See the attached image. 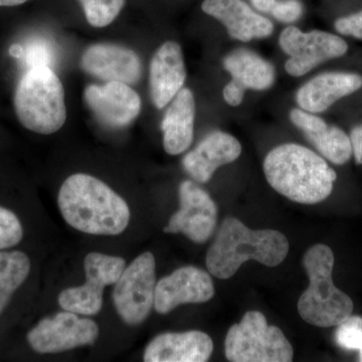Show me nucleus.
Instances as JSON below:
<instances>
[{"mask_svg": "<svg viewBox=\"0 0 362 362\" xmlns=\"http://www.w3.org/2000/svg\"><path fill=\"white\" fill-rule=\"evenodd\" d=\"M58 204L66 223L80 232L117 235L129 225L127 202L92 175L77 173L66 178L59 189Z\"/></svg>", "mask_w": 362, "mask_h": 362, "instance_id": "1", "label": "nucleus"}, {"mask_svg": "<svg viewBox=\"0 0 362 362\" xmlns=\"http://www.w3.org/2000/svg\"><path fill=\"white\" fill-rule=\"evenodd\" d=\"M264 173L276 192L302 204L325 201L337 180V173L322 157L294 143L280 145L269 152Z\"/></svg>", "mask_w": 362, "mask_h": 362, "instance_id": "2", "label": "nucleus"}, {"mask_svg": "<svg viewBox=\"0 0 362 362\" xmlns=\"http://www.w3.org/2000/svg\"><path fill=\"white\" fill-rule=\"evenodd\" d=\"M289 247L287 238L278 230H251L238 218H228L207 251V270L214 277L226 280L250 259L277 267L287 257Z\"/></svg>", "mask_w": 362, "mask_h": 362, "instance_id": "3", "label": "nucleus"}, {"mask_svg": "<svg viewBox=\"0 0 362 362\" xmlns=\"http://www.w3.org/2000/svg\"><path fill=\"white\" fill-rule=\"evenodd\" d=\"M303 265L310 283L298 301L300 316L318 327L340 325L352 315L354 305L351 298L333 283L332 250L322 244L311 247L305 254Z\"/></svg>", "mask_w": 362, "mask_h": 362, "instance_id": "4", "label": "nucleus"}, {"mask_svg": "<svg viewBox=\"0 0 362 362\" xmlns=\"http://www.w3.org/2000/svg\"><path fill=\"white\" fill-rule=\"evenodd\" d=\"M13 105L21 125L37 134H52L66 122L65 90L49 66L26 71L16 86Z\"/></svg>", "mask_w": 362, "mask_h": 362, "instance_id": "5", "label": "nucleus"}, {"mask_svg": "<svg viewBox=\"0 0 362 362\" xmlns=\"http://www.w3.org/2000/svg\"><path fill=\"white\" fill-rule=\"evenodd\" d=\"M226 356L233 362H289L294 350L277 326L269 325L265 315L249 311L228 330Z\"/></svg>", "mask_w": 362, "mask_h": 362, "instance_id": "6", "label": "nucleus"}, {"mask_svg": "<svg viewBox=\"0 0 362 362\" xmlns=\"http://www.w3.org/2000/svg\"><path fill=\"white\" fill-rule=\"evenodd\" d=\"M156 288V259L152 252H143L125 268L114 289V305L124 322L139 325L146 320L154 307Z\"/></svg>", "mask_w": 362, "mask_h": 362, "instance_id": "7", "label": "nucleus"}, {"mask_svg": "<svg viewBox=\"0 0 362 362\" xmlns=\"http://www.w3.org/2000/svg\"><path fill=\"white\" fill-rule=\"evenodd\" d=\"M84 268L87 283L64 290L59 304L64 310L78 315H96L103 306L104 288L116 284L125 270L126 262L120 257L90 252L86 256Z\"/></svg>", "mask_w": 362, "mask_h": 362, "instance_id": "8", "label": "nucleus"}, {"mask_svg": "<svg viewBox=\"0 0 362 362\" xmlns=\"http://www.w3.org/2000/svg\"><path fill=\"white\" fill-rule=\"evenodd\" d=\"M281 49L289 59L285 70L292 77H302L317 66L346 54V42L322 30L303 33L296 26H288L279 37Z\"/></svg>", "mask_w": 362, "mask_h": 362, "instance_id": "9", "label": "nucleus"}, {"mask_svg": "<svg viewBox=\"0 0 362 362\" xmlns=\"http://www.w3.org/2000/svg\"><path fill=\"white\" fill-rule=\"evenodd\" d=\"M98 337L96 322L65 310L40 320L28 333V341L39 354H59L93 344Z\"/></svg>", "mask_w": 362, "mask_h": 362, "instance_id": "10", "label": "nucleus"}, {"mask_svg": "<svg viewBox=\"0 0 362 362\" xmlns=\"http://www.w3.org/2000/svg\"><path fill=\"white\" fill-rule=\"evenodd\" d=\"M180 211H176L164 232L181 233L197 244H204L213 235L218 221V207L206 190L192 181L180 187Z\"/></svg>", "mask_w": 362, "mask_h": 362, "instance_id": "11", "label": "nucleus"}, {"mask_svg": "<svg viewBox=\"0 0 362 362\" xmlns=\"http://www.w3.org/2000/svg\"><path fill=\"white\" fill-rule=\"evenodd\" d=\"M213 279L194 266L182 267L156 283L154 308L168 314L182 304L206 303L213 299Z\"/></svg>", "mask_w": 362, "mask_h": 362, "instance_id": "12", "label": "nucleus"}, {"mask_svg": "<svg viewBox=\"0 0 362 362\" xmlns=\"http://www.w3.org/2000/svg\"><path fill=\"white\" fill-rule=\"evenodd\" d=\"M84 99L98 120L111 128L126 127L137 118L141 110L139 95L122 82L88 86Z\"/></svg>", "mask_w": 362, "mask_h": 362, "instance_id": "13", "label": "nucleus"}, {"mask_svg": "<svg viewBox=\"0 0 362 362\" xmlns=\"http://www.w3.org/2000/svg\"><path fill=\"white\" fill-rule=\"evenodd\" d=\"M223 66L232 76V81L223 88V99L232 107L244 100L247 89L265 90L275 82V69L256 52L240 49L223 59Z\"/></svg>", "mask_w": 362, "mask_h": 362, "instance_id": "14", "label": "nucleus"}, {"mask_svg": "<svg viewBox=\"0 0 362 362\" xmlns=\"http://www.w3.org/2000/svg\"><path fill=\"white\" fill-rule=\"evenodd\" d=\"M81 66L86 73L107 82L135 84L142 75V64L137 54L118 45H90L83 54Z\"/></svg>", "mask_w": 362, "mask_h": 362, "instance_id": "15", "label": "nucleus"}, {"mask_svg": "<svg viewBox=\"0 0 362 362\" xmlns=\"http://www.w3.org/2000/svg\"><path fill=\"white\" fill-rule=\"evenodd\" d=\"M202 9L220 21L230 37L240 42L265 39L274 30L272 21L255 13L244 0H204Z\"/></svg>", "mask_w": 362, "mask_h": 362, "instance_id": "16", "label": "nucleus"}, {"mask_svg": "<svg viewBox=\"0 0 362 362\" xmlns=\"http://www.w3.org/2000/svg\"><path fill=\"white\" fill-rule=\"evenodd\" d=\"M187 80L185 59L180 45L166 42L157 49L150 63V92L157 109L173 101Z\"/></svg>", "mask_w": 362, "mask_h": 362, "instance_id": "17", "label": "nucleus"}, {"mask_svg": "<svg viewBox=\"0 0 362 362\" xmlns=\"http://www.w3.org/2000/svg\"><path fill=\"white\" fill-rule=\"evenodd\" d=\"M214 350L211 337L202 331L163 333L147 345L145 362H204Z\"/></svg>", "mask_w": 362, "mask_h": 362, "instance_id": "18", "label": "nucleus"}, {"mask_svg": "<svg viewBox=\"0 0 362 362\" xmlns=\"http://www.w3.org/2000/svg\"><path fill=\"white\" fill-rule=\"evenodd\" d=\"M242 146L237 138L216 131L206 138L183 158V168L195 181L206 183L211 180L216 169L237 160Z\"/></svg>", "mask_w": 362, "mask_h": 362, "instance_id": "19", "label": "nucleus"}, {"mask_svg": "<svg viewBox=\"0 0 362 362\" xmlns=\"http://www.w3.org/2000/svg\"><path fill=\"white\" fill-rule=\"evenodd\" d=\"M362 87L359 74L329 71L312 78L298 90L296 101L310 113H322L341 98L354 94Z\"/></svg>", "mask_w": 362, "mask_h": 362, "instance_id": "20", "label": "nucleus"}, {"mask_svg": "<svg viewBox=\"0 0 362 362\" xmlns=\"http://www.w3.org/2000/svg\"><path fill=\"white\" fill-rule=\"evenodd\" d=\"M290 119L328 160L337 165L349 161L352 156L351 142L344 131L337 126H328L322 118L303 109H293Z\"/></svg>", "mask_w": 362, "mask_h": 362, "instance_id": "21", "label": "nucleus"}, {"mask_svg": "<svg viewBox=\"0 0 362 362\" xmlns=\"http://www.w3.org/2000/svg\"><path fill=\"white\" fill-rule=\"evenodd\" d=\"M194 118V94L187 88H182L173 98L161 123L163 146L168 154L178 156L192 145Z\"/></svg>", "mask_w": 362, "mask_h": 362, "instance_id": "22", "label": "nucleus"}, {"mask_svg": "<svg viewBox=\"0 0 362 362\" xmlns=\"http://www.w3.org/2000/svg\"><path fill=\"white\" fill-rule=\"evenodd\" d=\"M30 259L21 251H0V314L30 275Z\"/></svg>", "mask_w": 362, "mask_h": 362, "instance_id": "23", "label": "nucleus"}, {"mask_svg": "<svg viewBox=\"0 0 362 362\" xmlns=\"http://www.w3.org/2000/svg\"><path fill=\"white\" fill-rule=\"evenodd\" d=\"M86 20L94 28H105L118 18L126 0H78Z\"/></svg>", "mask_w": 362, "mask_h": 362, "instance_id": "24", "label": "nucleus"}, {"mask_svg": "<svg viewBox=\"0 0 362 362\" xmlns=\"http://www.w3.org/2000/svg\"><path fill=\"white\" fill-rule=\"evenodd\" d=\"M334 339L340 349L358 351L362 361V317L351 315L338 325Z\"/></svg>", "mask_w": 362, "mask_h": 362, "instance_id": "25", "label": "nucleus"}, {"mask_svg": "<svg viewBox=\"0 0 362 362\" xmlns=\"http://www.w3.org/2000/svg\"><path fill=\"white\" fill-rule=\"evenodd\" d=\"M23 238V228L13 211L0 206V251L20 244Z\"/></svg>", "mask_w": 362, "mask_h": 362, "instance_id": "26", "label": "nucleus"}, {"mask_svg": "<svg viewBox=\"0 0 362 362\" xmlns=\"http://www.w3.org/2000/svg\"><path fill=\"white\" fill-rule=\"evenodd\" d=\"M23 58L25 59V63L30 69L42 68V66L51 68L52 51L49 45L45 40H35L28 44L26 49H23Z\"/></svg>", "mask_w": 362, "mask_h": 362, "instance_id": "27", "label": "nucleus"}, {"mask_svg": "<svg viewBox=\"0 0 362 362\" xmlns=\"http://www.w3.org/2000/svg\"><path fill=\"white\" fill-rule=\"evenodd\" d=\"M302 13H303V6L299 0H285V1L278 2L272 16L282 23H291L299 20Z\"/></svg>", "mask_w": 362, "mask_h": 362, "instance_id": "28", "label": "nucleus"}, {"mask_svg": "<svg viewBox=\"0 0 362 362\" xmlns=\"http://www.w3.org/2000/svg\"><path fill=\"white\" fill-rule=\"evenodd\" d=\"M335 30L341 35L362 40V11L338 18L334 23Z\"/></svg>", "mask_w": 362, "mask_h": 362, "instance_id": "29", "label": "nucleus"}, {"mask_svg": "<svg viewBox=\"0 0 362 362\" xmlns=\"http://www.w3.org/2000/svg\"><path fill=\"white\" fill-rule=\"evenodd\" d=\"M349 138L356 163L362 165V125L354 127Z\"/></svg>", "mask_w": 362, "mask_h": 362, "instance_id": "30", "label": "nucleus"}, {"mask_svg": "<svg viewBox=\"0 0 362 362\" xmlns=\"http://www.w3.org/2000/svg\"><path fill=\"white\" fill-rule=\"evenodd\" d=\"M251 2L255 8L258 9L259 11L272 14L279 1L278 0H251Z\"/></svg>", "mask_w": 362, "mask_h": 362, "instance_id": "31", "label": "nucleus"}, {"mask_svg": "<svg viewBox=\"0 0 362 362\" xmlns=\"http://www.w3.org/2000/svg\"><path fill=\"white\" fill-rule=\"evenodd\" d=\"M9 54L13 58L21 59L23 56V47L21 45L14 44L9 47Z\"/></svg>", "mask_w": 362, "mask_h": 362, "instance_id": "32", "label": "nucleus"}, {"mask_svg": "<svg viewBox=\"0 0 362 362\" xmlns=\"http://www.w3.org/2000/svg\"><path fill=\"white\" fill-rule=\"evenodd\" d=\"M28 0H0V7H13L21 6Z\"/></svg>", "mask_w": 362, "mask_h": 362, "instance_id": "33", "label": "nucleus"}]
</instances>
